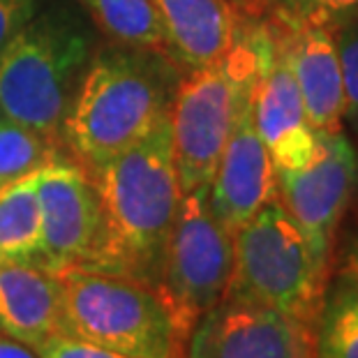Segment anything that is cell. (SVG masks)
<instances>
[{
	"instance_id": "cell-1",
	"label": "cell",
	"mask_w": 358,
	"mask_h": 358,
	"mask_svg": "<svg viewBox=\"0 0 358 358\" xmlns=\"http://www.w3.org/2000/svg\"><path fill=\"white\" fill-rule=\"evenodd\" d=\"M100 196V229L79 268L116 273L155 289L180 206L171 109L134 146L90 173Z\"/></svg>"
},
{
	"instance_id": "cell-2",
	"label": "cell",
	"mask_w": 358,
	"mask_h": 358,
	"mask_svg": "<svg viewBox=\"0 0 358 358\" xmlns=\"http://www.w3.org/2000/svg\"><path fill=\"white\" fill-rule=\"evenodd\" d=\"M271 44L266 24L241 26L222 56L189 70L178 83L171 100V127L182 194L210 185L236 120L252 100Z\"/></svg>"
},
{
	"instance_id": "cell-3",
	"label": "cell",
	"mask_w": 358,
	"mask_h": 358,
	"mask_svg": "<svg viewBox=\"0 0 358 358\" xmlns=\"http://www.w3.org/2000/svg\"><path fill=\"white\" fill-rule=\"evenodd\" d=\"M171 100L153 65L139 56L106 53L83 72L60 134L90 176L148 134Z\"/></svg>"
},
{
	"instance_id": "cell-4",
	"label": "cell",
	"mask_w": 358,
	"mask_h": 358,
	"mask_svg": "<svg viewBox=\"0 0 358 358\" xmlns=\"http://www.w3.org/2000/svg\"><path fill=\"white\" fill-rule=\"evenodd\" d=\"M60 333L129 358H185V340L146 282L90 268H65Z\"/></svg>"
},
{
	"instance_id": "cell-5",
	"label": "cell",
	"mask_w": 358,
	"mask_h": 358,
	"mask_svg": "<svg viewBox=\"0 0 358 358\" xmlns=\"http://www.w3.org/2000/svg\"><path fill=\"white\" fill-rule=\"evenodd\" d=\"M329 271L310 250L280 199L264 206L234 234V268L224 301L280 310L315 326Z\"/></svg>"
},
{
	"instance_id": "cell-6",
	"label": "cell",
	"mask_w": 358,
	"mask_h": 358,
	"mask_svg": "<svg viewBox=\"0 0 358 358\" xmlns=\"http://www.w3.org/2000/svg\"><path fill=\"white\" fill-rule=\"evenodd\" d=\"M86 60L81 30L53 17H33L0 53L3 116L53 141L63 132Z\"/></svg>"
},
{
	"instance_id": "cell-7",
	"label": "cell",
	"mask_w": 358,
	"mask_h": 358,
	"mask_svg": "<svg viewBox=\"0 0 358 358\" xmlns=\"http://www.w3.org/2000/svg\"><path fill=\"white\" fill-rule=\"evenodd\" d=\"M231 268L234 234L213 213L208 185L185 192L155 285L182 340H187L201 315L224 299Z\"/></svg>"
},
{
	"instance_id": "cell-8",
	"label": "cell",
	"mask_w": 358,
	"mask_h": 358,
	"mask_svg": "<svg viewBox=\"0 0 358 358\" xmlns=\"http://www.w3.org/2000/svg\"><path fill=\"white\" fill-rule=\"evenodd\" d=\"M278 199L301 227L324 271L331 266L335 231L358 187V150L342 129H317V150L299 171H275Z\"/></svg>"
},
{
	"instance_id": "cell-9",
	"label": "cell",
	"mask_w": 358,
	"mask_h": 358,
	"mask_svg": "<svg viewBox=\"0 0 358 358\" xmlns=\"http://www.w3.org/2000/svg\"><path fill=\"white\" fill-rule=\"evenodd\" d=\"M185 358H315V326L273 308L222 299L189 331Z\"/></svg>"
},
{
	"instance_id": "cell-10",
	"label": "cell",
	"mask_w": 358,
	"mask_h": 358,
	"mask_svg": "<svg viewBox=\"0 0 358 358\" xmlns=\"http://www.w3.org/2000/svg\"><path fill=\"white\" fill-rule=\"evenodd\" d=\"M37 199L42 248L37 264L51 273L81 266L100 229V196L81 164L51 159L40 169Z\"/></svg>"
},
{
	"instance_id": "cell-11",
	"label": "cell",
	"mask_w": 358,
	"mask_h": 358,
	"mask_svg": "<svg viewBox=\"0 0 358 358\" xmlns=\"http://www.w3.org/2000/svg\"><path fill=\"white\" fill-rule=\"evenodd\" d=\"M266 26L271 30L273 44L252 93V116L275 171H299L315 155L317 129L308 120L285 42L271 24Z\"/></svg>"
},
{
	"instance_id": "cell-12",
	"label": "cell",
	"mask_w": 358,
	"mask_h": 358,
	"mask_svg": "<svg viewBox=\"0 0 358 358\" xmlns=\"http://www.w3.org/2000/svg\"><path fill=\"white\" fill-rule=\"evenodd\" d=\"M273 199H278L275 166L257 132L250 100L220 155L208 185V201L224 229L236 234Z\"/></svg>"
},
{
	"instance_id": "cell-13",
	"label": "cell",
	"mask_w": 358,
	"mask_h": 358,
	"mask_svg": "<svg viewBox=\"0 0 358 358\" xmlns=\"http://www.w3.org/2000/svg\"><path fill=\"white\" fill-rule=\"evenodd\" d=\"M271 28L285 42L310 125L324 132L342 129L345 90L333 28L312 19L275 17Z\"/></svg>"
},
{
	"instance_id": "cell-14",
	"label": "cell",
	"mask_w": 358,
	"mask_h": 358,
	"mask_svg": "<svg viewBox=\"0 0 358 358\" xmlns=\"http://www.w3.org/2000/svg\"><path fill=\"white\" fill-rule=\"evenodd\" d=\"M60 280L33 262L0 264V333L37 349L60 333Z\"/></svg>"
},
{
	"instance_id": "cell-15",
	"label": "cell",
	"mask_w": 358,
	"mask_h": 358,
	"mask_svg": "<svg viewBox=\"0 0 358 358\" xmlns=\"http://www.w3.org/2000/svg\"><path fill=\"white\" fill-rule=\"evenodd\" d=\"M162 21L169 58L185 70L213 63L241 28L231 0H150Z\"/></svg>"
},
{
	"instance_id": "cell-16",
	"label": "cell",
	"mask_w": 358,
	"mask_h": 358,
	"mask_svg": "<svg viewBox=\"0 0 358 358\" xmlns=\"http://www.w3.org/2000/svg\"><path fill=\"white\" fill-rule=\"evenodd\" d=\"M37 178H40V169L0 187V264H37L42 248Z\"/></svg>"
},
{
	"instance_id": "cell-17",
	"label": "cell",
	"mask_w": 358,
	"mask_h": 358,
	"mask_svg": "<svg viewBox=\"0 0 358 358\" xmlns=\"http://www.w3.org/2000/svg\"><path fill=\"white\" fill-rule=\"evenodd\" d=\"M315 358H358V282L347 273L326 285L315 319Z\"/></svg>"
},
{
	"instance_id": "cell-18",
	"label": "cell",
	"mask_w": 358,
	"mask_h": 358,
	"mask_svg": "<svg viewBox=\"0 0 358 358\" xmlns=\"http://www.w3.org/2000/svg\"><path fill=\"white\" fill-rule=\"evenodd\" d=\"M86 5L95 24L113 42L169 58L162 21L150 0H88Z\"/></svg>"
},
{
	"instance_id": "cell-19",
	"label": "cell",
	"mask_w": 358,
	"mask_h": 358,
	"mask_svg": "<svg viewBox=\"0 0 358 358\" xmlns=\"http://www.w3.org/2000/svg\"><path fill=\"white\" fill-rule=\"evenodd\" d=\"M51 139L19 123L0 120V187L51 162Z\"/></svg>"
},
{
	"instance_id": "cell-20",
	"label": "cell",
	"mask_w": 358,
	"mask_h": 358,
	"mask_svg": "<svg viewBox=\"0 0 358 358\" xmlns=\"http://www.w3.org/2000/svg\"><path fill=\"white\" fill-rule=\"evenodd\" d=\"M333 28L340 56L342 90H345V118L358 129V12L338 21Z\"/></svg>"
},
{
	"instance_id": "cell-21",
	"label": "cell",
	"mask_w": 358,
	"mask_h": 358,
	"mask_svg": "<svg viewBox=\"0 0 358 358\" xmlns=\"http://www.w3.org/2000/svg\"><path fill=\"white\" fill-rule=\"evenodd\" d=\"M358 12V0H289L287 7H280L278 17L285 19H312L333 26V21L352 17Z\"/></svg>"
},
{
	"instance_id": "cell-22",
	"label": "cell",
	"mask_w": 358,
	"mask_h": 358,
	"mask_svg": "<svg viewBox=\"0 0 358 358\" xmlns=\"http://www.w3.org/2000/svg\"><path fill=\"white\" fill-rule=\"evenodd\" d=\"M35 352L40 354V358H129L65 333H53Z\"/></svg>"
},
{
	"instance_id": "cell-23",
	"label": "cell",
	"mask_w": 358,
	"mask_h": 358,
	"mask_svg": "<svg viewBox=\"0 0 358 358\" xmlns=\"http://www.w3.org/2000/svg\"><path fill=\"white\" fill-rule=\"evenodd\" d=\"M35 17V0H0V53Z\"/></svg>"
},
{
	"instance_id": "cell-24",
	"label": "cell",
	"mask_w": 358,
	"mask_h": 358,
	"mask_svg": "<svg viewBox=\"0 0 358 358\" xmlns=\"http://www.w3.org/2000/svg\"><path fill=\"white\" fill-rule=\"evenodd\" d=\"M0 358H40V354L24 342L0 335Z\"/></svg>"
},
{
	"instance_id": "cell-25",
	"label": "cell",
	"mask_w": 358,
	"mask_h": 358,
	"mask_svg": "<svg viewBox=\"0 0 358 358\" xmlns=\"http://www.w3.org/2000/svg\"><path fill=\"white\" fill-rule=\"evenodd\" d=\"M342 273H347L349 278L358 282V231L354 236L352 245H349V252H347V262H345V268Z\"/></svg>"
},
{
	"instance_id": "cell-26",
	"label": "cell",
	"mask_w": 358,
	"mask_h": 358,
	"mask_svg": "<svg viewBox=\"0 0 358 358\" xmlns=\"http://www.w3.org/2000/svg\"><path fill=\"white\" fill-rule=\"evenodd\" d=\"M231 5H234L236 12L243 10V12L255 14V12H259L264 7V0H231Z\"/></svg>"
},
{
	"instance_id": "cell-27",
	"label": "cell",
	"mask_w": 358,
	"mask_h": 358,
	"mask_svg": "<svg viewBox=\"0 0 358 358\" xmlns=\"http://www.w3.org/2000/svg\"><path fill=\"white\" fill-rule=\"evenodd\" d=\"M3 118H5V116H3V111H0V120H3Z\"/></svg>"
},
{
	"instance_id": "cell-28",
	"label": "cell",
	"mask_w": 358,
	"mask_h": 358,
	"mask_svg": "<svg viewBox=\"0 0 358 358\" xmlns=\"http://www.w3.org/2000/svg\"><path fill=\"white\" fill-rule=\"evenodd\" d=\"M83 3H88V0H83Z\"/></svg>"
}]
</instances>
